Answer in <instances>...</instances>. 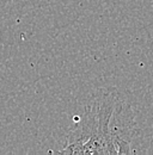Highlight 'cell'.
I'll list each match as a JSON object with an SVG mask.
<instances>
[{
  "instance_id": "1",
  "label": "cell",
  "mask_w": 153,
  "mask_h": 155,
  "mask_svg": "<svg viewBox=\"0 0 153 155\" xmlns=\"http://www.w3.org/2000/svg\"><path fill=\"white\" fill-rule=\"evenodd\" d=\"M131 105L117 93L100 92L84 110L60 154H131L136 135Z\"/></svg>"
}]
</instances>
